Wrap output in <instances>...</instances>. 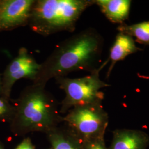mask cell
<instances>
[{
    "mask_svg": "<svg viewBox=\"0 0 149 149\" xmlns=\"http://www.w3.org/2000/svg\"><path fill=\"white\" fill-rule=\"evenodd\" d=\"M104 40L94 28H87L64 40L41 64L33 84L46 85L52 79L77 71L92 72L101 59Z\"/></svg>",
    "mask_w": 149,
    "mask_h": 149,
    "instance_id": "cell-1",
    "label": "cell"
},
{
    "mask_svg": "<svg viewBox=\"0 0 149 149\" xmlns=\"http://www.w3.org/2000/svg\"><path fill=\"white\" fill-rule=\"evenodd\" d=\"M15 109L14 127L21 135L47 134L62 122L59 103L45 85L33 83L25 87Z\"/></svg>",
    "mask_w": 149,
    "mask_h": 149,
    "instance_id": "cell-2",
    "label": "cell"
},
{
    "mask_svg": "<svg viewBox=\"0 0 149 149\" xmlns=\"http://www.w3.org/2000/svg\"><path fill=\"white\" fill-rule=\"evenodd\" d=\"M95 3V0H36L28 25L44 37L74 32L83 12Z\"/></svg>",
    "mask_w": 149,
    "mask_h": 149,
    "instance_id": "cell-3",
    "label": "cell"
},
{
    "mask_svg": "<svg viewBox=\"0 0 149 149\" xmlns=\"http://www.w3.org/2000/svg\"><path fill=\"white\" fill-rule=\"evenodd\" d=\"M101 70L99 67L90 74L80 78L64 76L55 79L59 87L65 93L60 107L61 114H66L75 106L102 102L104 94L102 89L111 85L101 80Z\"/></svg>",
    "mask_w": 149,
    "mask_h": 149,
    "instance_id": "cell-4",
    "label": "cell"
},
{
    "mask_svg": "<svg viewBox=\"0 0 149 149\" xmlns=\"http://www.w3.org/2000/svg\"><path fill=\"white\" fill-rule=\"evenodd\" d=\"M70 130L82 141L104 137L109 122L108 115L96 102L73 107L62 118Z\"/></svg>",
    "mask_w": 149,
    "mask_h": 149,
    "instance_id": "cell-5",
    "label": "cell"
},
{
    "mask_svg": "<svg viewBox=\"0 0 149 149\" xmlns=\"http://www.w3.org/2000/svg\"><path fill=\"white\" fill-rule=\"evenodd\" d=\"M41 64H38L27 49L22 47L18 55L7 68L2 91L6 97L9 96L14 84L22 79H28L33 81L36 79Z\"/></svg>",
    "mask_w": 149,
    "mask_h": 149,
    "instance_id": "cell-6",
    "label": "cell"
},
{
    "mask_svg": "<svg viewBox=\"0 0 149 149\" xmlns=\"http://www.w3.org/2000/svg\"><path fill=\"white\" fill-rule=\"evenodd\" d=\"M36 0H5L0 2V29L28 25Z\"/></svg>",
    "mask_w": 149,
    "mask_h": 149,
    "instance_id": "cell-7",
    "label": "cell"
},
{
    "mask_svg": "<svg viewBox=\"0 0 149 149\" xmlns=\"http://www.w3.org/2000/svg\"><path fill=\"white\" fill-rule=\"evenodd\" d=\"M149 144V136L139 130L122 129L113 132L110 149H146Z\"/></svg>",
    "mask_w": 149,
    "mask_h": 149,
    "instance_id": "cell-8",
    "label": "cell"
},
{
    "mask_svg": "<svg viewBox=\"0 0 149 149\" xmlns=\"http://www.w3.org/2000/svg\"><path fill=\"white\" fill-rule=\"evenodd\" d=\"M143 50L136 45L135 41L132 37L119 32L111 48L109 58L105 61L107 64L109 61L110 62V65L107 72V79H109L117 62L123 60L130 54L136 53Z\"/></svg>",
    "mask_w": 149,
    "mask_h": 149,
    "instance_id": "cell-9",
    "label": "cell"
},
{
    "mask_svg": "<svg viewBox=\"0 0 149 149\" xmlns=\"http://www.w3.org/2000/svg\"><path fill=\"white\" fill-rule=\"evenodd\" d=\"M107 18L119 24L125 23L129 16L132 1L129 0H95Z\"/></svg>",
    "mask_w": 149,
    "mask_h": 149,
    "instance_id": "cell-10",
    "label": "cell"
},
{
    "mask_svg": "<svg viewBox=\"0 0 149 149\" xmlns=\"http://www.w3.org/2000/svg\"><path fill=\"white\" fill-rule=\"evenodd\" d=\"M46 134L53 149H84L82 141L69 128L57 127Z\"/></svg>",
    "mask_w": 149,
    "mask_h": 149,
    "instance_id": "cell-11",
    "label": "cell"
},
{
    "mask_svg": "<svg viewBox=\"0 0 149 149\" xmlns=\"http://www.w3.org/2000/svg\"><path fill=\"white\" fill-rule=\"evenodd\" d=\"M117 31L135 38V42L149 46V21L131 25L123 23L118 26Z\"/></svg>",
    "mask_w": 149,
    "mask_h": 149,
    "instance_id": "cell-12",
    "label": "cell"
},
{
    "mask_svg": "<svg viewBox=\"0 0 149 149\" xmlns=\"http://www.w3.org/2000/svg\"><path fill=\"white\" fill-rule=\"evenodd\" d=\"M84 149H107L104 137L82 141Z\"/></svg>",
    "mask_w": 149,
    "mask_h": 149,
    "instance_id": "cell-13",
    "label": "cell"
},
{
    "mask_svg": "<svg viewBox=\"0 0 149 149\" xmlns=\"http://www.w3.org/2000/svg\"><path fill=\"white\" fill-rule=\"evenodd\" d=\"M15 109L3 98H0V119H4L11 116H14Z\"/></svg>",
    "mask_w": 149,
    "mask_h": 149,
    "instance_id": "cell-14",
    "label": "cell"
},
{
    "mask_svg": "<svg viewBox=\"0 0 149 149\" xmlns=\"http://www.w3.org/2000/svg\"><path fill=\"white\" fill-rule=\"evenodd\" d=\"M15 149H35V147L32 143L31 139L27 137L24 139Z\"/></svg>",
    "mask_w": 149,
    "mask_h": 149,
    "instance_id": "cell-15",
    "label": "cell"
},
{
    "mask_svg": "<svg viewBox=\"0 0 149 149\" xmlns=\"http://www.w3.org/2000/svg\"><path fill=\"white\" fill-rule=\"evenodd\" d=\"M1 91H2V86H1V83L0 81V92H1Z\"/></svg>",
    "mask_w": 149,
    "mask_h": 149,
    "instance_id": "cell-16",
    "label": "cell"
},
{
    "mask_svg": "<svg viewBox=\"0 0 149 149\" xmlns=\"http://www.w3.org/2000/svg\"><path fill=\"white\" fill-rule=\"evenodd\" d=\"M53 149V148H52V147H51V148H49V149Z\"/></svg>",
    "mask_w": 149,
    "mask_h": 149,
    "instance_id": "cell-17",
    "label": "cell"
},
{
    "mask_svg": "<svg viewBox=\"0 0 149 149\" xmlns=\"http://www.w3.org/2000/svg\"><path fill=\"white\" fill-rule=\"evenodd\" d=\"M0 149H2V148L1 147H0Z\"/></svg>",
    "mask_w": 149,
    "mask_h": 149,
    "instance_id": "cell-18",
    "label": "cell"
}]
</instances>
